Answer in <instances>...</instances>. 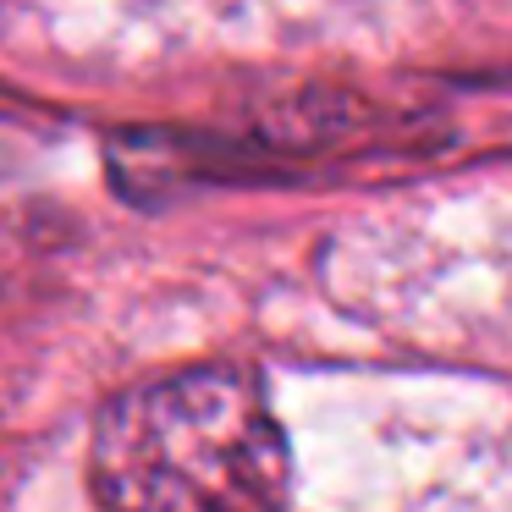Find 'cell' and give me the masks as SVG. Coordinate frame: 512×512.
I'll use <instances>...</instances> for the list:
<instances>
[{
    "label": "cell",
    "instance_id": "6da1fadb",
    "mask_svg": "<svg viewBox=\"0 0 512 512\" xmlns=\"http://www.w3.org/2000/svg\"><path fill=\"white\" fill-rule=\"evenodd\" d=\"M105 512H287L292 452L243 369H188L127 391L94 424Z\"/></svg>",
    "mask_w": 512,
    "mask_h": 512
}]
</instances>
